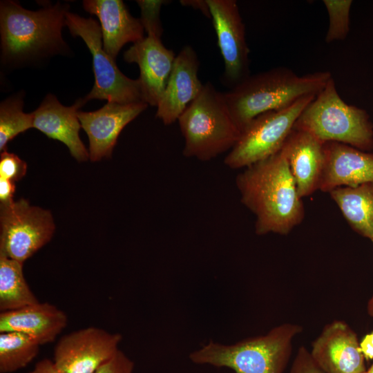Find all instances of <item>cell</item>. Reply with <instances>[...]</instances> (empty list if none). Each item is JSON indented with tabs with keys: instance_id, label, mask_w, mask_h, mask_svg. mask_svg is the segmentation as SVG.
<instances>
[{
	"instance_id": "4dcf8cb0",
	"label": "cell",
	"mask_w": 373,
	"mask_h": 373,
	"mask_svg": "<svg viewBox=\"0 0 373 373\" xmlns=\"http://www.w3.org/2000/svg\"><path fill=\"white\" fill-rule=\"evenodd\" d=\"M360 347L365 358L373 359V331L363 338Z\"/></svg>"
},
{
	"instance_id": "5b68a950",
	"label": "cell",
	"mask_w": 373,
	"mask_h": 373,
	"mask_svg": "<svg viewBox=\"0 0 373 373\" xmlns=\"http://www.w3.org/2000/svg\"><path fill=\"white\" fill-rule=\"evenodd\" d=\"M184 138L182 153L208 161L231 149L241 131L235 123L223 93L207 82L178 119Z\"/></svg>"
},
{
	"instance_id": "9c48e42d",
	"label": "cell",
	"mask_w": 373,
	"mask_h": 373,
	"mask_svg": "<svg viewBox=\"0 0 373 373\" xmlns=\"http://www.w3.org/2000/svg\"><path fill=\"white\" fill-rule=\"evenodd\" d=\"M0 255L24 263L52 238L55 226L50 211L21 198L0 204Z\"/></svg>"
},
{
	"instance_id": "e0dca14e",
	"label": "cell",
	"mask_w": 373,
	"mask_h": 373,
	"mask_svg": "<svg viewBox=\"0 0 373 373\" xmlns=\"http://www.w3.org/2000/svg\"><path fill=\"white\" fill-rule=\"evenodd\" d=\"M85 103L84 99L80 98L72 106H66L54 95L48 94L32 113V128L64 144L79 162L86 161L89 157V152L79 135L82 126L77 116L78 110Z\"/></svg>"
},
{
	"instance_id": "277c9868",
	"label": "cell",
	"mask_w": 373,
	"mask_h": 373,
	"mask_svg": "<svg viewBox=\"0 0 373 373\" xmlns=\"http://www.w3.org/2000/svg\"><path fill=\"white\" fill-rule=\"evenodd\" d=\"M302 330L298 325L285 323L265 335L232 345L211 341L192 352L189 358L194 363L227 367L234 373H283L293 339Z\"/></svg>"
},
{
	"instance_id": "484cf974",
	"label": "cell",
	"mask_w": 373,
	"mask_h": 373,
	"mask_svg": "<svg viewBox=\"0 0 373 373\" xmlns=\"http://www.w3.org/2000/svg\"><path fill=\"white\" fill-rule=\"evenodd\" d=\"M27 164L16 154L6 151L0 155V178L12 182L21 180L26 173Z\"/></svg>"
},
{
	"instance_id": "603a6c76",
	"label": "cell",
	"mask_w": 373,
	"mask_h": 373,
	"mask_svg": "<svg viewBox=\"0 0 373 373\" xmlns=\"http://www.w3.org/2000/svg\"><path fill=\"white\" fill-rule=\"evenodd\" d=\"M39 347L22 333H0V373H12L26 367L37 356Z\"/></svg>"
},
{
	"instance_id": "f1b7e54d",
	"label": "cell",
	"mask_w": 373,
	"mask_h": 373,
	"mask_svg": "<svg viewBox=\"0 0 373 373\" xmlns=\"http://www.w3.org/2000/svg\"><path fill=\"white\" fill-rule=\"evenodd\" d=\"M15 182L0 178V204H8L14 201Z\"/></svg>"
},
{
	"instance_id": "52a82bcc",
	"label": "cell",
	"mask_w": 373,
	"mask_h": 373,
	"mask_svg": "<svg viewBox=\"0 0 373 373\" xmlns=\"http://www.w3.org/2000/svg\"><path fill=\"white\" fill-rule=\"evenodd\" d=\"M316 96H304L285 108L254 118L241 131L224 164L232 169L247 168L279 152L298 117Z\"/></svg>"
},
{
	"instance_id": "7c38bea8",
	"label": "cell",
	"mask_w": 373,
	"mask_h": 373,
	"mask_svg": "<svg viewBox=\"0 0 373 373\" xmlns=\"http://www.w3.org/2000/svg\"><path fill=\"white\" fill-rule=\"evenodd\" d=\"M144 28L147 36L126 50L124 59L138 65L142 99L148 105L157 106L176 56L161 41L163 32L161 24H146Z\"/></svg>"
},
{
	"instance_id": "9a60e30c",
	"label": "cell",
	"mask_w": 373,
	"mask_h": 373,
	"mask_svg": "<svg viewBox=\"0 0 373 373\" xmlns=\"http://www.w3.org/2000/svg\"><path fill=\"white\" fill-rule=\"evenodd\" d=\"M199 60L189 46L176 55L161 99L156 117L165 125L177 121L188 106L200 93L203 85L198 78Z\"/></svg>"
},
{
	"instance_id": "ac0fdd59",
	"label": "cell",
	"mask_w": 373,
	"mask_h": 373,
	"mask_svg": "<svg viewBox=\"0 0 373 373\" xmlns=\"http://www.w3.org/2000/svg\"><path fill=\"white\" fill-rule=\"evenodd\" d=\"M324 146L310 133L293 128L280 149L301 198L319 190L325 164Z\"/></svg>"
},
{
	"instance_id": "836d02e7",
	"label": "cell",
	"mask_w": 373,
	"mask_h": 373,
	"mask_svg": "<svg viewBox=\"0 0 373 373\" xmlns=\"http://www.w3.org/2000/svg\"><path fill=\"white\" fill-rule=\"evenodd\" d=\"M366 373H373V364L370 367V369L366 371Z\"/></svg>"
},
{
	"instance_id": "ffe728a7",
	"label": "cell",
	"mask_w": 373,
	"mask_h": 373,
	"mask_svg": "<svg viewBox=\"0 0 373 373\" xmlns=\"http://www.w3.org/2000/svg\"><path fill=\"white\" fill-rule=\"evenodd\" d=\"M64 312L49 303H37L0 314V333L17 332L32 338L40 345L51 343L66 327Z\"/></svg>"
},
{
	"instance_id": "d6a6232c",
	"label": "cell",
	"mask_w": 373,
	"mask_h": 373,
	"mask_svg": "<svg viewBox=\"0 0 373 373\" xmlns=\"http://www.w3.org/2000/svg\"><path fill=\"white\" fill-rule=\"evenodd\" d=\"M371 240L373 242V238ZM367 310L368 315L373 319V293L367 303Z\"/></svg>"
},
{
	"instance_id": "5bb4252c",
	"label": "cell",
	"mask_w": 373,
	"mask_h": 373,
	"mask_svg": "<svg viewBox=\"0 0 373 373\" xmlns=\"http://www.w3.org/2000/svg\"><path fill=\"white\" fill-rule=\"evenodd\" d=\"M312 357L325 373H365V357L354 331L344 321L326 325L312 343Z\"/></svg>"
},
{
	"instance_id": "d4e9b609",
	"label": "cell",
	"mask_w": 373,
	"mask_h": 373,
	"mask_svg": "<svg viewBox=\"0 0 373 373\" xmlns=\"http://www.w3.org/2000/svg\"><path fill=\"white\" fill-rule=\"evenodd\" d=\"M328 16L329 26L325 41L343 40L350 30V11L352 4L351 0H323Z\"/></svg>"
},
{
	"instance_id": "d6986e66",
	"label": "cell",
	"mask_w": 373,
	"mask_h": 373,
	"mask_svg": "<svg viewBox=\"0 0 373 373\" xmlns=\"http://www.w3.org/2000/svg\"><path fill=\"white\" fill-rule=\"evenodd\" d=\"M83 6L98 17L104 49L113 59L125 44H134L144 37L140 19L133 17L122 1L86 0Z\"/></svg>"
},
{
	"instance_id": "4316f807",
	"label": "cell",
	"mask_w": 373,
	"mask_h": 373,
	"mask_svg": "<svg viewBox=\"0 0 373 373\" xmlns=\"http://www.w3.org/2000/svg\"><path fill=\"white\" fill-rule=\"evenodd\" d=\"M134 363L122 350H119L95 373H133Z\"/></svg>"
},
{
	"instance_id": "e575fe53",
	"label": "cell",
	"mask_w": 373,
	"mask_h": 373,
	"mask_svg": "<svg viewBox=\"0 0 373 373\" xmlns=\"http://www.w3.org/2000/svg\"><path fill=\"white\" fill-rule=\"evenodd\" d=\"M365 373H366V372H365Z\"/></svg>"
},
{
	"instance_id": "7a4b0ae2",
	"label": "cell",
	"mask_w": 373,
	"mask_h": 373,
	"mask_svg": "<svg viewBox=\"0 0 373 373\" xmlns=\"http://www.w3.org/2000/svg\"><path fill=\"white\" fill-rule=\"evenodd\" d=\"M332 77L328 71L299 75L289 68L278 67L250 75L223 94L242 131L262 113L285 108L304 96L318 95Z\"/></svg>"
},
{
	"instance_id": "3957f363",
	"label": "cell",
	"mask_w": 373,
	"mask_h": 373,
	"mask_svg": "<svg viewBox=\"0 0 373 373\" xmlns=\"http://www.w3.org/2000/svg\"><path fill=\"white\" fill-rule=\"evenodd\" d=\"M68 7L59 2L31 11L13 1H1L3 58L8 61L23 60L63 48L61 30L66 26Z\"/></svg>"
},
{
	"instance_id": "30bf717a",
	"label": "cell",
	"mask_w": 373,
	"mask_h": 373,
	"mask_svg": "<svg viewBox=\"0 0 373 373\" xmlns=\"http://www.w3.org/2000/svg\"><path fill=\"white\" fill-rule=\"evenodd\" d=\"M122 340L119 333L87 327L62 336L52 360L61 373H95L119 350Z\"/></svg>"
},
{
	"instance_id": "2e32d148",
	"label": "cell",
	"mask_w": 373,
	"mask_h": 373,
	"mask_svg": "<svg viewBox=\"0 0 373 373\" xmlns=\"http://www.w3.org/2000/svg\"><path fill=\"white\" fill-rule=\"evenodd\" d=\"M325 164L319 190L330 192L342 186L373 183V153L350 145L325 143Z\"/></svg>"
},
{
	"instance_id": "4fadbf2b",
	"label": "cell",
	"mask_w": 373,
	"mask_h": 373,
	"mask_svg": "<svg viewBox=\"0 0 373 373\" xmlns=\"http://www.w3.org/2000/svg\"><path fill=\"white\" fill-rule=\"evenodd\" d=\"M148 107L143 102H108L95 111H79L82 128L89 140V158L93 162L111 157L123 128Z\"/></svg>"
},
{
	"instance_id": "ba28073f",
	"label": "cell",
	"mask_w": 373,
	"mask_h": 373,
	"mask_svg": "<svg viewBox=\"0 0 373 373\" xmlns=\"http://www.w3.org/2000/svg\"><path fill=\"white\" fill-rule=\"evenodd\" d=\"M66 26L73 37H79L84 40L92 55L95 84L90 92L83 98L85 102L93 99L119 104L143 101L138 79H130L124 75L115 59L104 50L101 27L94 19L68 12Z\"/></svg>"
},
{
	"instance_id": "6da1fadb",
	"label": "cell",
	"mask_w": 373,
	"mask_h": 373,
	"mask_svg": "<svg viewBox=\"0 0 373 373\" xmlns=\"http://www.w3.org/2000/svg\"><path fill=\"white\" fill-rule=\"evenodd\" d=\"M236 182L242 203L256 216L258 235H286L303 221L302 198L280 151L247 167Z\"/></svg>"
},
{
	"instance_id": "8992f818",
	"label": "cell",
	"mask_w": 373,
	"mask_h": 373,
	"mask_svg": "<svg viewBox=\"0 0 373 373\" xmlns=\"http://www.w3.org/2000/svg\"><path fill=\"white\" fill-rule=\"evenodd\" d=\"M293 128L324 143H342L364 151L373 149V124L368 114L342 99L333 77L302 111Z\"/></svg>"
},
{
	"instance_id": "1f68e13d",
	"label": "cell",
	"mask_w": 373,
	"mask_h": 373,
	"mask_svg": "<svg viewBox=\"0 0 373 373\" xmlns=\"http://www.w3.org/2000/svg\"><path fill=\"white\" fill-rule=\"evenodd\" d=\"M180 3L184 6H191L195 9H198L206 17L211 18L210 10L207 0L180 1Z\"/></svg>"
},
{
	"instance_id": "8fae6325",
	"label": "cell",
	"mask_w": 373,
	"mask_h": 373,
	"mask_svg": "<svg viewBox=\"0 0 373 373\" xmlns=\"http://www.w3.org/2000/svg\"><path fill=\"white\" fill-rule=\"evenodd\" d=\"M224 60L222 81L233 88L248 77L249 49L245 28L234 0H207Z\"/></svg>"
},
{
	"instance_id": "f546056e",
	"label": "cell",
	"mask_w": 373,
	"mask_h": 373,
	"mask_svg": "<svg viewBox=\"0 0 373 373\" xmlns=\"http://www.w3.org/2000/svg\"><path fill=\"white\" fill-rule=\"evenodd\" d=\"M27 373H61L53 361L44 358L38 361L33 369Z\"/></svg>"
},
{
	"instance_id": "7402d4cb",
	"label": "cell",
	"mask_w": 373,
	"mask_h": 373,
	"mask_svg": "<svg viewBox=\"0 0 373 373\" xmlns=\"http://www.w3.org/2000/svg\"><path fill=\"white\" fill-rule=\"evenodd\" d=\"M23 265V262L0 255L1 312L39 302L26 280Z\"/></svg>"
},
{
	"instance_id": "44dd1931",
	"label": "cell",
	"mask_w": 373,
	"mask_h": 373,
	"mask_svg": "<svg viewBox=\"0 0 373 373\" xmlns=\"http://www.w3.org/2000/svg\"><path fill=\"white\" fill-rule=\"evenodd\" d=\"M329 195L351 228L363 237L373 238V183L342 186Z\"/></svg>"
},
{
	"instance_id": "cb8c5ba5",
	"label": "cell",
	"mask_w": 373,
	"mask_h": 373,
	"mask_svg": "<svg viewBox=\"0 0 373 373\" xmlns=\"http://www.w3.org/2000/svg\"><path fill=\"white\" fill-rule=\"evenodd\" d=\"M23 97L19 93L0 104V151H6L7 144L19 133L32 128V113L23 111Z\"/></svg>"
},
{
	"instance_id": "83f0119b",
	"label": "cell",
	"mask_w": 373,
	"mask_h": 373,
	"mask_svg": "<svg viewBox=\"0 0 373 373\" xmlns=\"http://www.w3.org/2000/svg\"><path fill=\"white\" fill-rule=\"evenodd\" d=\"M289 373H325L314 361L310 352L301 346L294 360Z\"/></svg>"
}]
</instances>
